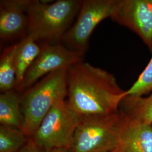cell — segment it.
<instances>
[{
    "label": "cell",
    "mask_w": 152,
    "mask_h": 152,
    "mask_svg": "<svg viewBox=\"0 0 152 152\" xmlns=\"http://www.w3.org/2000/svg\"><path fill=\"white\" fill-rule=\"evenodd\" d=\"M116 0H83L76 21L65 33L61 42L66 48L85 55L90 37L101 22L110 18Z\"/></svg>",
    "instance_id": "obj_6"
},
{
    "label": "cell",
    "mask_w": 152,
    "mask_h": 152,
    "mask_svg": "<svg viewBox=\"0 0 152 152\" xmlns=\"http://www.w3.org/2000/svg\"><path fill=\"white\" fill-rule=\"evenodd\" d=\"M117 152V151H116V150H114V151H113V152Z\"/></svg>",
    "instance_id": "obj_18"
},
{
    "label": "cell",
    "mask_w": 152,
    "mask_h": 152,
    "mask_svg": "<svg viewBox=\"0 0 152 152\" xmlns=\"http://www.w3.org/2000/svg\"><path fill=\"white\" fill-rule=\"evenodd\" d=\"M20 152H69L66 149H45L37 146L32 140L29 138L27 143Z\"/></svg>",
    "instance_id": "obj_17"
},
{
    "label": "cell",
    "mask_w": 152,
    "mask_h": 152,
    "mask_svg": "<svg viewBox=\"0 0 152 152\" xmlns=\"http://www.w3.org/2000/svg\"><path fill=\"white\" fill-rule=\"evenodd\" d=\"M68 69L44 77L21 94L24 117L22 131L32 138L45 115L55 104L65 100L68 95Z\"/></svg>",
    "instance_id": "obj_3"
},
{
    "label": "cell",
    "mask_w": 152,
    "mask_h": 152,
    "mask_svg": "<svg viewBox=\"0 0 152 152\" xmlns=\"http://www.w3.org/2000/svg\"><path fill=\"white\" fill-rule=\"evenodd\" d=\"M15 55L16 72L15 90L21 84L23 78L40 53L41 44L28 36L21 38L17 43Z\"/></svg>",
    "instance_id": "obj_12"
},
{
    "label": "cell",
    "mask_w": 152,
    "mask_h": 152,
    "mask_svg": "<svg viewBox=\"0 0 152 152\" xmlns=\"http://www.w3.org/2000/svg\"><path fill=\"white\" fill-rule=\"evenodd\" d=\"M15 90L0 94V124L22 130L24 117L21 108V95Z\"/></svg>",
    "instance_id": "obj_11"
},
{
    "label": "cell",
    "mask_w": 152,
    "mask_h": 152,
    "mask_svg": "<svg viewBox=\"0 0 152 152\" xmlns=\"http://www.w3.org/2000/svg\"><path fill=\"white\" fill-rule=\"evenodd\" d=\"M120 109L131 120L152 125V91L147 97L126 96L121 103Z\"/></svg>",
    "instance_id": "obj_13"
},
{
    "label": "cell",
    "mask_w": 152,
    "mask_h": 152,
    "mask_svg": "<svg viewBox=\"0 0 152 152\" xmlns=\"http://www.w3.org/2000/svg\"><path fill=\"white\" fill-rule=\"evenodd\" d=\"M124 118L117 152H152V125Z\"/></svg>",
    "instance_id": "obj_10"
},
{
    "label": "cell",
    "mask_w": 152,
    "mask_h": 152,
    "mask_svg": "<svg viewBox=\"0 0 152 152\" xmlns=\"http://www.w3.org/2000/svg\"><path fill=\"white\" fill-rule=\"evenodd\" d=\"M81 0H31L27 10V36L42 44H58L72 26Z\"/></svg>",
    "instance_id": "obj_2"
},
{
    "label": "cell",
    "mask_w": 152,
    "mask_h": 152,
    "mask_svg": "<svg viewBox=\"0 0 152 152\" xmlns=\"http://www.w3.org/2000/svg\"><path fill=\"white\" fill-rule=\"evenodd\" d=\"M110 18L135 33L152 51V0H116Z\"/></svg>",
    "instance_id": "obj_8"
},
{
    "label": "cell",
    "mask_w": 152,
    "mask_h": 152,
    "mask_svg": "<svg viewBox=\"0 0 152 152\" xmlns=\"http://www.w3.org/2000/svg\"><path fill=\"white\" fill-rule=\"evenodd\" d=\"M31 0L0 1V38L10 41L27 36V10Z\"/></svg>",
    "instance_id": "obj_9"
},
{
    "label": "cell",
    "mask_w": 152,
    "mask_h": 152,
    "mask_svg": "<svg viewBox=\"0 0 152 152\" xmlns=\"http://www.w3.org/2000/svg\"><path fill=\"white\" fill-rule=\"evenodd\" d=\"M17 44L4 49L0 57V91L6 92L15 89L16 72L15 55Z\"/></svg>",
    "instance_id": "obj_14"
},
{
    "label": "cell",
    "mask_w": 152,
    "mask_h": 152,
    "mask_svg": "<svg viewBox=\"0 0 152 152\" xmlns=\"http://www.w3.org/2000/svg\"><path fill=\"white\" fill-rule=\"evenodd\" d=\"M28 138L21 130L0 126V152H20Z\"/></svg>",
    "instance_id": "obj_15"
},
{
    "label": "cell",
    "mask_w": 152,
    "mask_h": 152,
    "mask_svg": "<svg viewBox=\"0 0 152 152\" xmlns=\"http://www.w3.org/2000/svg\"><path fill=\"white\" fill-rule=\"evenodd\" d=\"M122 111L81 117L69 152H112L118 146L123 123Z\"/></svg>",
    "instance_id": "obj_4"
},
{
    "label": "cell",
    "mask_w": 152,
    "mask_h": 152,
    "mask_svg": "<svg viewBox=\"0 0 152 152\" xmlns=\"http://www.w3.org/2000/svg\"><path fill=\"white\" fill-rule=\"evenodd\" d=\"M41 46L39 54L26 72L16 91H24L49 74L68 69L83 60L84 55L72 50L63 44L44 43Z\"/></svg>",
    "instance_id": "obj_7"
},
{
    "label": "cell",
    "mask_w": 152,
    "mask_h": 152,
    "mask_svg": "<svg viewBox=\"0 0 152 152\" xmlns=\"http://www.w3.org/2000/svg\"><path fill=\"white\" fill-rule=\"evenodd\" d=\"M66 100L55 104L31 138L38 147L45 149H69L81 117L70 108Z\"/></svg>",
    "instance_id": "obj_5"
},
{
    "label": "cell",
    "mask_w": 152,
    "mask_h": 152,
    "mask_svg": "<svg viewBox=\"0 0 152 152\" xmlns=\"http://www.w3.org/2000/svg\"><path fill=\"white\" fill-rule=\"evenodd\" d=\"M67 82L66 102L80 117L116 112L126 97L112 74L83 61L68 69Z\"/></svg>",
    "instance_id": "obj_1"
},
{
    "label": "cell",
    "mask_w": 152,
    "mask_h": 152,
    "mask_svg": "<svg viewBox=\"0 0 152 152\" xmlns=\"http://www.w3.org/2000/svg\"><path fill=\"white\" fill-rule=\"evenodd\" d=\"M152 91V57L135 82L126 91V96H143Z\"/></svg>",
    "instance_id": "obj_16"
}]
</instances>
